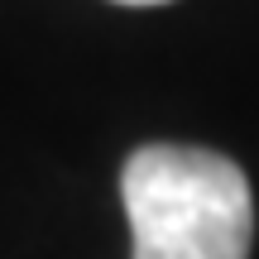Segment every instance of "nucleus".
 I'll return each instance as SVG.
<instances>
[{
  "label": "nucleus",
  "instance_id": "f03ea898",
  "mask_svg": "<svg viewBox=\"0 0 259 259\" xmlns=\"http://www.w3.org/2000/svg\"><path fill=\"white\" fill-rule=\"evenodd\" d=\"M115 5H163V0H115Z\"/></svg>",
  "mask_w": 259,
  "mask_h": 259
},
{
  "label": "nucleus",
  "instance_id": "f257e3e1",
  "mask_svg": "<svg viewBox=\"0 0 259 259\" xmlns=\"http://www.w3.org/2000/svg\"><path fill=\"white\" fill-rule=\"evenodd\" d=\"M130 259H250L254 197L240 163L197 144H144L125 158Z\"/></svg>",
  "mask_w": 259,
  "mask_h": 259
}]
</instances>
